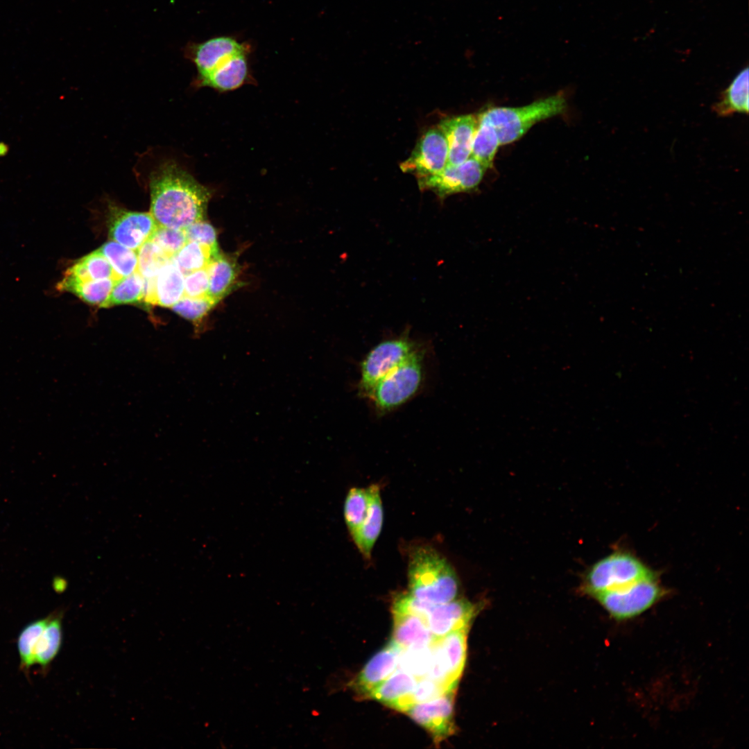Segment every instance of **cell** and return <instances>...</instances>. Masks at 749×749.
Instances as JSON below:
<instances>
[{
  "mask_svg": "<svg viewBox=\"0 0 749 749\" xmlns=\"http://www.w3.org/2000/svg\"><path fill=\"white\" fill-rule=\"evenodd\" d=\"M105 279H121L107 259L96 250L74 262L64 272L61 280L81 282Z\"/></svg>",
  "mask_w": 749,
  "mask_h": 749,
  "instance_id": "20",
  "label": "cell"
},
{
  "mask_svg": "<svg viewBox=\"0 0 749 749\" xmlns=\"http://www.w3.org/2000/svg\"><path fill=\"white\" fill-rule=\"evenodd\" d=\"M408 593L415 598L438 605L456 599L458 576L450 563L433 548L414 549L408 565Z\"/></svg>",
  "mask_w": 749,
  "mask_h": 749,
  "instance_id": "2",
  "label": "cell"
},
{
  "mask_svg": "<svg viewBox=\"0 0 749 749\" xmlns=\"http://www.w3.org/2000/svg\"><path fill=\"white\" fill-rule=\"evenodd\" d=\"M467 629L454 630L437 639L449 678L456 684L465 664Z\"/></svg>",
  "mask_w": 749,
  "mask_h": 749,
  "instance_id": "24",
  "label": "cell"
},
{
  "mask_svg": "<svg viewBox=\"0 0 749 749\" xmlns=\"http://www.w3.org/2000/svg\"><path fill=\"white\" fill-rule=\"evenodd\" d=\"M424 352L419 349L406 361L381 379L368 398L378 412H389L410 399L420 388Z\"/></svg>",
  "mask_w": 749,
  "mask_h": 749,
  "instance_id": "5",
  "label": "cell"
},
{
  "mask_svg": "<svg viewBox=\"0 0 749 749\" xmlns=\"http://www.w3.org/2000/svg\"><path fill=\"white\" fill-rule=\"evenodd\" d=\"M49 619V615L31 622L22 629L18 636L17 644L20 658V668L24 673H27L30 668L35 664V646Z\"/></svg>",
  "mask_w": 749,
  "mask_h": 749,
  "instance_id": "32",
  "label": "cell"
},
{
  "mask_svg": "<svg viewBox=\"0 0 749 749\" xmlns=\"http://www.w3.org/2000/svg\"><path fill=\"white\" fill-rule=\"evenodd\" d=\"M486 170L479 161L470 157L458 165H447L439 173L418 179L417 182L421 189L431 190L443 198L476 189Z\"/></svg>",
  "mask_w": 749,
  "mask_h": 749,
  "instance_id": "10",
  "label": "cell"
},
{
  "mask_svg": "<svg viewBox=\"0 0 749 749\" xmlns=\"http://www.w3.org/2000/svg\"><path fill=\"white\" fill-rule=\"evenodd\" d=\"M116 281L114 279L81 282L61 280L57 285V289L71 293L88 304L101 307L109 297Z\"/></svg>",
  "mask_w": 749,
  "mask_h": 749,
  "instance_id": "26",
  "label": "cell"
},
{
  "mask_svg": "<svg viewBox=\"0 0 749 749\" xmlns=\"http://www.w3.org/2000/svg\"><path fill=\"white\" fill-rule=\"evenodd\" d=\"M62 610L49 614V621L40 635L34 649V662L44 672L58 653L62 640Z\"/></svg>",
  "mask_w": 749,
  "mask_h": 749,
  "instance_id": "22",
  "label": "cell"
},
{
  "mask_svg": "<svg viewBox=\"0 0 749 749\" xmlns=\"http://www.w3.org/2000/svg\"><path fill=\"white\" fill-rule=\"evenodd\" d=\"M478 123V117L472 114L447 118L440 123L448 146L447 165H458L470 157Z\"/></svg>",
  "mask_w": 749,
  "mask_h": 749,
  "instance_id": "14",
  "label": "cell"
},
{
  "mask_svg": "<svg viewBox=\"0 0 749 749\" xmlns=\"http://www.w3.org/2000/svg\"><path fill=\"white\" fill-rule=\"evenodd\" d=\"M431 644L403 650L398 664L400 669L411 673L417 679L425 677L431 661Z\"/></svg>",
  "mask_w": 749,
  "mask_h": 749,
  "instance_id": "35",
  "label": "cell"
},
{
  "mask_svg": "<svg viewBox=\"0 0 749 749\" xmlns=\"http://www.w3.org/2000/svg\"><path fill=\"white\" fill-rule=\"evenodd\" d=\"M249 53L244 52L233 55L205 76L196 78L195 83L198 87H210L221 92L239 87L248 77Z\"/></svg>",
  "mask_w": 749,
  "mask_h": 749,
  "instance_id": "16",
  "label": "cell"
},
{
  "mask_svg": "<svg viewBox=\"0 0 749 749\" xmlns=\"http://www.w3.org/2000/svg\"><path fill=\"white\" fill-rule=\"evenodd\" d=\"M219 253V250L188 241L173 258L184 275L207 268Z\"/></svg>",
  "mask_w": 749,
  "mask_h": 749,
  "instance_id": "28",
  "label": "cell"
},
{
  "mask_svg": "<svg viewBox=\"0 0 749 749\" xmlns=\"http://www.w3.org/2000/svg\"><path fill=\"white\" fill-rule=\"evenodd\" d=\"M450 691L454 690H449L429 678H419L412 691L398 700L392 708L405 712L413 705L431 700Z\"/></svg>",
  "mask_w": 749,
  "mask_h": 749,
  "instance_id": "33",
  "label": "cell"
},
{
  "mask_svg": "<svg viewBox=\"0 0 749 749\" xmlns=\"http://www.w3.org/2000/svg\"><path fill=\"white\" fill-rule=\"evenodd\" d=\"M402 651L395 642L390 641L363 667L354 682L355 689L367 696L397 669Z\"/></svg>",
  "mask_w": 749,
  "mask_h": 749,
  "instance_id": "15",
  "label": "cell"
},
{
  "mask_svg": "<svg viewBox=\"0 0 749 749\" xmlns=\"http://www.w3.org/2000/svg\"><path fill=\"white\" fill-rule=\"evenodd\" d=\"M479 605L466 599L433 605L426 617V623L436 639L463 628H468L477 614Z\"/></svg>",
  "mask_w": 749,
  "mask_h": 749,
  "instance_id": "13",
  "label": "cell"
},
{
  "mask_svg": "<svg viewBox=\"0 0 749 749\" xmlns=\"http://www.w3.org/2000/svg\"><path fill=\"white\" fill-rule=\"evenodd\" d=\"M417 680L406 671L396 669L367 696L392 707L398 700L412 691Z\"/></svg>",
  "mask_w": 749,
  "mask_h": 749,
  "instance_id": "25",
  "label": "cell"
},
{
  "mask_svg": "<svg viewBox=\"0 0 749 749\" xmlns=\"http://www.w3.org/2000/svg\"><path fill=\"white\" fill-rule=\"evenodd\" d=\"M567 102L562 94L536 101L522 107H494L479 114L495 129L500 145L513 143L537 122L562 113Z\"/></svg>",
  "mask_w": 749,
  "mask_h": 749,
  "instance_id": "3",
  "label": "cell"
},
{
  "mask_svg": "<svg viewBox=\"0 0 749 749\" xmlns=\"http://www.w3.org/2000/svg\"><path fill=\"white\" fill-rule=\"evenodd\" d=\"M454 695L455 690L448 691L431 700L413 705L404 712L425 728L436 743H439L455 731Z\"/></svg>",
  "mask_w": 749,
  "mask_h": 749,
  "instance_id": "11",
  "label": "cell"
},
{
  "mask_svg": "<svg viewBox=\"0 0 749 749\" xmlns=\"http://www.w3.org/2000/svg\"><path fill=\"white\" fill-rule=\"evenodd\" d=\"M216 304L209 296L203 298L183 296L171 308L180 316L193 322L199 329L200 321Z\"/></svg>",
  "mask_w": 749,
  "mask_h": 749,
  "instance_id": "36",
  "label": "cell"
},
{
  "mask_svg": "<svg viewBox=\"0 0 749 749\" xmlns=\"http://www.w3.org/2000/svg\"><path fill=\"white\" fill-rule=\"evenodd\" d=\"M393 641L402 650L431 645L436 639L425 619L413 614L393 612Z\"/></svg>",
  "mask_w": 749,
  "mask_h": 749,
  "instance_id": "18",
  "label": "cell"
},
{
  "mask_svg": "<svg viewBox=\"0 0 749 749\" xmlns=\"http://www.w3.org/2000/svg\"><path fill=\"white\" fill-rule=\"evenodd\" d=\"M656 574V571L636 555L619 549L600 559L588 569L580 589L583 593L593 597L599 593L623 588Z\"/></svg>",
  "mask_w": 749,
  "mask_h": 749,
  "instance_id": "4",
  "label": "cell"
},
{
  "mask_svg": "<svg viewBox=\"0 0 749 749\" xmlns=\"http://www.w3.org/2000/svg\"><path fill=\"white\" fill-rule=\"evenodd\" d=\"M9 152V146L7 144L0 141V157L6 156Z\"/></svg>",
  "mask_w": 749,
  "mask_h": 749,
  "instance_id": "41",
  "label": "cell"
},
{
  "mask_svg": "<svg viewBox=\"0 0 749 749\" xmlns=\"http://www.w3.org/2000/svg\"><path fill=\"white\" fill-rule=\"evenodd\" d=\"M369 507L367 515L356 534L352 537L361 555L367 560L371 558L372 551L382 528L384 510L379 486L368 487Z\"/></svg>",
  "mask_w": 749,
  "mask_h": 749,
  "instance_id": "17",
  "label": "cell"
},
{
  "mask_svg": "<svg viewBox=\"0 0 749 749\" xmlns=\"http://www.w3.org/2000/svg\"><path fill=\"white\" fill-rule=\"evenodd\" d=\"M137 270L144 278L155 277L171 259L157 244L148 240L137 251Z\"/></svg>",
  "mask_w": 749,
  "mask_h": 749,
  "instance_id": "34",
  "label": "cell"
},
{
  "mask_svg": "<svg viewBox=\"0 0 749 749\" xmlns=\"http://www.w3.org/2000/svg\"><path fill=\"white\" fill-rule=\"evenodd\" d=\"M150 213L159 226L184 230L203 221L211 191L173 160L150 174Z\"/></svg>",
  "mask_w": 749,
  "mask_h": 749,
  "instance_id": "1",
  "label": "cell"
},
{
  "mask_svg": "<svg viewBox=\"0 0 749 749\" xmlns=\"http://www.w3.org/2000/svg\"><path fill=\"white\" fill-rule=\"evenodd\" d=\"M144 292V278L135 271L115 282L109 297L101 307L139 302L143 300Z\"/></svg>",
  "mask_w": 749,
  "mask_h": 749,
  "instance_id": "29",
  "label": "cell"
},
{
  "mask_svg": "<svg viewBox=\"0 0 749 749\" xmlns=\"http://www.w3.org/2000/svg\"><path fill=\"white\" fill-rule=\"evenodd\" d=\"M208 296L216 304L227 296L239 283V264L233 255L219 253L207 267Z\"/></svg>",
  "mask_w": 749,
  "mask_h": 749,
  "instance_id": "19",
  "label": "cell"
},
{
  "mask_svg": "<svg viewBox=\"0 0 749 749\" xmlns=\"http://www.w3.org/2000/svg\"><path fill=\"white\" fill-rule=\"evenodd\" d=\"M150 241L157 244L170 258L188 241L184 230L157 226Z\"/></svg>",
  "mask_w": 749,
  "mask_h": 749,
  "instance_id": "37",
  "label": "cell"
},
{
  "mask_svg": "<svg viewBox=\"0 0 749 749\" xmlns=\"http://www.w3.org/2000/svg\"><path fill=\"white\" fill-rule=\"evenodd\" d=\"M187 241H194L214 250H218L215 229L203 221L196 222L184 229Z\"/></svg>",
  "mask_w": 749,
  "mask_h": 749,
  "instance_id": "39",
  "label": "cell"
},
{
  "mask_svg": "<svg viewBox=\"0 0 749 749\" xmlns=\"http://www.w3.org/2000/svg\"><path fill=\"white\" fill-rule=\"evenodd\" d=\"M408 333L385 340L374 346L361 365L359 393L368 397L374 386L419 350Z\"/></svg>",
  "mask_w": 749,
  "mask_h": 749,
  "instance_id": "7",
  "label": "cell"
},
{
  "mask_svg": "<svg viewBox=\"0 0 749 749\" xmlns=\"http://www.w3.org/2000/svg\"><path fill=\"white\" fill-rule=\"evenodd\" d=\"M658 574L614 590L593 596L617 621L633 619L650 609L665 594Z\"/></svg>",
  "mask_w": 749,
  "mask_h": 749,
  "instance_id": "6",
  "label": "cell"
},
{
  "mask_svg": "<svg viewBox=\"0 0 749 749\" xmlns=\"http://www.w3.org/2000/svg\"><path fill=\"white\" fill-rule=\"evenodd\" d=\"M67 580L62 577H55L53 581V587L55 592H62L67 588Z\"/></svg>",
  "mask_w": 749,
  "mask_h": 749,
  "instance_id": "40",
  "label": "cell"
},
{
  "mask_svg": "<svg viewBox=\"0 0 749 749\" xmlns=\"http://www.w3.org/2000/svg\"><path fill=\"white\" fill-rule=\"evenodd\" d=\"M209 273L207 268L184 275V296L203 298L208 296Z\"/></svg>",
  "mask_w": 749,
  "mask_h": 749,
  "instance_id": "38",
  "label": "cell"
},
{
  "mask_svg": "<svg viewBox=\"0 0 749 749\" xmlns=\"http://www.w3.org/2000/svg\"><path fill=\"white\" fill-rule=\"evenodd\" d=\"M369 501L368 488H352L345 497L344 519L352 537L356 534L367 515Z\"/></svg>",
  "mask_w": 749,
  "mask_h": 749,
  "instance_id": "30",
  "label": "cell"
},
{
  "mask_svg": "<svg viewBox=\"0 0 749 749\" xmlns=\"http://www.w3.org/2000/svg\"><path fill=\"white\" fill-rule=\"evenodd\" d=\"M720 117L748 112V69L741 70L712 107Z\"/></svg>",
  "mask_w": 749,
  "mask_h": 749,
  "instance_id": "23",
  "label": "cell"
},
{
  "mask_svg": "<svg viewBox=\"0 0 749 749\" xmlns=\"http://www.w3.org/2000/svg\"><path fill=\"white\" fill-rule=\"evenodd\" d=\"M157 226L150 212H130L114 205H109V236L128 248L137 251L150 239Z\"/></svg>",
  "mask_w": 749,
  "mask_h": 749,
  "instance_id": "9",
  "label": "cell"
},
{
  "mask_svg": "<svg viewBox=\"0 0 749 749\" xmlns=\"http://www.w3.org/2000/svg\"><path fill=\"white\" fill-rule=\"evenodd\" d=\"M184 275L173 258L160 270L155 279V304L171 307L184 296Z\"/></svg>",
  "mask_w": 749,
  "mask_h": 749,
  "instance_id": "21",
  "label": "cell"
},
{
  "mask_svg": "<svg viewBox=\"0 0 749 749\" xmlns=\"http://www.w3.org/2000/svg\"><path fill=\"white\" fill-rule=\"evenodd\" d=\"M448 146L439 128H430L417 141L411 155L400 164L404 173L413 174L418 179L441 172L447 165Z\"/></svg>",
  "mask_w": 749,
  "mask_h": 749,
  "instance_id": "8",
  "label": "cell"
},
{
  "mask_svg": "<svg viewBox=\"0 0 749 749\" xmlns=\"http://www.w3.org/2000/svg\"><path fill=\"white\" fill-rule=\"evenodd\" d=\"M250 46L239 42L231 36H218L203 42H189L184 47V55L197 68L200 78L238 53L250 52Z\"/></svg>",
  "mask_w": 749,
  "mask_h": 749,
  "instance_id": "12",
  "label": "cell"
},
{
  "mask_svg": "<svg viewBox=\"0 0 749 749\" xmlns=\"http://www.w3.org/2000/svg\"><path fill=\"white\" fill-rule=\"evenodd\" d=\"M107 259L114 273L120 278L127 277L137 270V252L121 244L109 241L98 249Z\"/></svg>",
  "mask_w": 749,
  "mask_h": 749,
  "instance_id": "31",
  "label": "cell"
},
{
  "mask_svg": "<svg viewBox=\"0 0 749 749\" xmlns=\"http://www.w3.org/2000/svg\"><path fill=\"white\" fill-rule=\"evenodd\" d=\"M478 127L473 140L470 157L479 161L488 169L492 166L500 143L494 127L479 117H478Z\"/></svg>",
  "mask_w": 749,
  "mask_h": 749,
  "instance_id": "27",
  "label": "cell"
}]
</instances>
